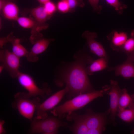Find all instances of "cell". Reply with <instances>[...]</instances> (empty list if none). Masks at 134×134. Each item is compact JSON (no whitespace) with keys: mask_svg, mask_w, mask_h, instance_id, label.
I'll use <instances>...</instances> for the list:
<instances>
[{"mask_svg":"<svg viewBox=\"0 0 134 134\" xmlns=\"http://www.w3.org/2000/svg\"><path fill=\"white\" fill-rule=\"evenodd\" d=\"M75 61L68 67L60 79H56V85L61 87L65 84L68 89L69 100L83 94L94 90L86 72V65L94 60L81 51L74 56Z\"/></svg>","mask_w":134,"mask_h":134,"instance_id":"cell-1","label":"cell"},{"mask_svg":"<svg viewBox=\"0 0 134 134\" xmlns=\"http://www.w3.org/2000/svg\"><path fill=\"white\" fill-rule=\"evenodd\" d=\"M109 89V86H106L101 90L80 94L55 107L50 112L55 116L65 117L69 113L81 108L95 99L102 96Z\"/></svg>","mask_w":134,"mask_h":134,"instance_id":"cell-2","label":"cell"},{"mask_svg":"<svg viewBox=\"0 0 134 134\" xmlns=\"http://www.w3.org/2000/svg\"><path fill=\"white\" fill-rule=\"evenodd\" d=\"M29 133L31 134H55L61 127H67V123L63 121L61 117H48L42 119L35 117L31 121Z\"/></svg>","mask_w":134,"mask_h":134,"instance_id":"cell-3","label":"cell"},{"mask_svg":"<svg viewBox=\"0 0 134 134\" xmlns=\"http://www.w3.org/2000/svg\"><path fill=\"white\" fill-rule=\"evenodd\" d=\"M14 100L11 104L13 108L16 109L25 118L31 121L34 113L40 103L39 98L36 97L30 99L24 97L22 92L14 95Z\"/></svg>","mask_w":134,"mask_h":134,"instance_id":"cell-4","label":"cell"},{"mask_svg":"<svg viewBox=\"0 0 134 134\" xmlns=\"http://www.w3.org/2000/svg\"><path fill=\"white\" fill-rule=\"evenodd\" d=\"M16 78L20 85L27 91L22 93L26 98H30L39 96L44 98L46 95L51 94L52 92V90L47 87L46 84H44L42 88H39L33 77L27 74L20 72Z\"/></svg>","mask_w":134,"mask_h":134,"instance_id":"cell-5","label":"cell"},{"mask_svg":"<svg viewBox=\"0 0 134 134\" xmlns=\"http://www.w3.org/2000/svg\"><path fill=\"white\" fill-rule=\"evenodd\" d=\"M66 86L63 89L54 93L44 101L40 103L36 110V117L44 119L48 117L47 112L53 109L60 101L64 97L68 92Z\"/></svg>","mask_w":134,"mask_h":134,"instance_id":"cell-6","label":"cell"},{"mask_svg":"<svg viewBox=\"0 0 134 134\" xmlns=\"http://www.w3.org/2000/svg\"><path fill=\"white\" fill-rule=\"evenodd\" d=\"M20 58L7 49L0 51V61L4 68L13 78H16L20 71Z\"/></svg>","mask_w":134,"mask_h":134,"instance_id":"cell-7","label":"cell"},{"mask_svg":"<svg viewBox=\"0 0 134 134\" xmlns=\"http://www.w3.org/2000/svg\"><path fill=\"white\" fill-rule=\"evenodd\" d=\"M97 33L95 32L85 31L82 34L83 38L85 39L90 51L100 58L108 59L107 53L102 45L96 40Z\"/></svg>","mask_w":134,"mask_h":134,"instance_id":"cell-8","label":"cell"},{"mask_svg":"<svg viewBox=\"0 0 134 134\" xmlns=\"http://www.w3.org/2000/svg\"><path fill=\"white\" fill-rule=\"evenodd\" d=\"M127 56L124 63L115 67H108V70L114 71L116 76H121L126 79L134 78V55Z\"/></svg>","mask_w":134,"mask_h":134,"instance_id":"cell-9","label":"cell"},{"mask_svg":"<svg viewBox=\"0 0 134 134\" xmlns=\"http://www.w3.org/2000/svg\"><path fill=\"white\" fill-rule=\"evenodd\" d=\"M54 40L53 39L44 38L42 35L35 39L32 44L33 45L31 51L26 57L27 60L32 62L37 61L38 59L37 56L45 51L50 43Z\"/></svg>","mask_w":134,"mask_h":134,"instance_id":"cell-10","label":"cell"},{"mask_svg":"<svg viewBox=\"0 0 134 134\" xmlns=\"http://www.w3.org/2000/svg\"><path fill=\"white\" fill-rule=\"evenodd\" d=\"M108 93L110 96V110L111 119H115L117 112L119 98L122 92L117 81L113 80L110 81Z\"/></svg>","mask_w":134,"mask_h":134,"instance_id":"cell-11","label":"cell"},{"mask_svg":"<svg viewBox=\"0 0 134 134\" xmlns=\"http://www.w3.org/2000/svg\"><path fill=\"white\" fill-rule=\"evenodd\" d=\"M22 27L32 30L31 35L30 39L32 40L38 35L41 31L46 29L47 26H41L39 25L34 19L25 17H18L16 21Z\"/></svg>","mask_w":134,"mask_h":134,"instance_id":"cell-12","label":"cell"},{"mask_svg":"<svg viewBox=\"0 0 134 134\" xmlns=\"http://www.w3.org/2000/svg\"><path fill=\"white\" fill-rule=\"evenodd\" d=\"M89 129L104 127L105 117L102 115L88 111L83 115H79Z\"/></svg>","mask_w":134,"mask_h":134,"instance_id":"cell-13","label":"cell"},{"mask_svg":"<svg viewBox=\"0 0 134 134\" xmlns=\"http://www.w3.org/2000/svg\"><path fill=\"white\" fill-rule=\"evenodd\" d=\"M111 47L114 50L122 51V47L128 38L127 34L124 32L112 31L107 36Z\"/></svg>","mask_w":134,"mask_h":134,"instance_id":"cell-14","label":"cell"},{"mask_svg":"<svg viewBox=\"0 0 134 134\" xmlns=\"http://www.w3.org/2000/svg\"><path fill=\"white\" fill-rule=\"evenodd\" d=\"M67 120L73 121V124L70 127V130L74 134H87L89 129L85 122L78 115L74 112H70L66 116Z\"/></svg>","mask_w":134,"mask_h":134,"instance_id":"cell-15","label":"cell"},{"mask_svg":"<svg viewBox=\"0 0 134 134\" xmlns=\"http://www.w3.org/2000/svg\"><path fill=\"white\" fill-rule=\"evenodd\" d=\"M30 13L34 19L41 26L48 25L45 24V22L52 17L47 13L43 5L42 4L31 9L30 10Z\"/></svg>","mask_w":134,"mask_h":134,"instance_id":"cell-16","label":"cell"},{"mask_svg":"<svg viewBox=\"0 0 134 134\" xmlns=\"http://www.w3.org/2000/svg\"><path fill=\"white\" fill-rule=\"evenodd\" d=\"M108 59L105 58H100L99 59L93 60L87 67L86 72L88 75H92L96 72L107 69Z\"/></svg>","mask_w":134,"mask_h":134,"instance_id":"cell-17","label":"cell"},{"mask_svg":"<svg viewBox=\"0 0 134 134\" xmlns=\"http://www.w3.org/2000/svg\"><path fill=\"white\" fill-rule=\"evenodd\" d=\"M1 11L4 17L8 20L16 21L19 17V8L13 2L8 1Z\"/></svg>","mask_w":134,"mask_h":134,"instance_id":"cell-18","label":"cell"},{"mask_svg":"<svg viewBox=\"0 0 134 134\" xmlns=\"http://www.w3.org/2000/svg\"><path fill=\"white\" fill-rule=\"evenodd\" d=\"M8 42L12 45V52L19 58L27 56L29 51L20 43L18 38L12 37L11 34L8 35Z\"/></svg>","mask_w":134,"mask_h":134,"instance_id":"cell-19","label":"cell"},{"mask_svg":"<svg viewBox=\"0 0 134 134\" xmlns=\"http://www.w3.org/2000/svg\"><path fill=\"white\" fill-rule=\"evenodd\" d=\"M134 107V99L128 94L125 88L122 89L118 103V110H121L127 108Z\"/></svg>","mask_w":134,"mask_h":134,"instance_id":"cell-20","label":"cell"},{"mask_svg":"<svg viewBox=\"0 0 134 134\" xmlns=\"http://www.w3.org/2000/svg\"><path fill=\"white\" fill-rule=\"evenodd\" d=\"M122 51L125 52L127 55H134V30L132 31L131 37L128 38L124 43Z\"/></svg>","mask_w":134,"mask_h":134,"instance_id":"cell-21","label":"cell"},{"mask_svg":"<svg viewBox=\"0 0 134 134\" xmlns=\"http://www.w3.org/2000/svg\"><path fill=\"white\" fill-rule=\"evenodd\" d=\"M118 116L122 120L130 122L134 120V108L117 111Z\"/></svg>","mask_w":134,"mask_h":134,"instance_id":"cell-22","label":"cell"},{"mask_svg":"<svg viewBox=\"0 0 134 134\" xmlns=\"http://www.w3.org/2000/svg\"><path fill=\"white\" fill-rule=\"evenodd\" d=\"M107 3L112 6L119 14H121L123 10L127 7V5L121 2L119 0H105Z\"/></svg>","mask_w":134,"mask_h":134,"instance_id":"cell-23","label":"cell"},{"mask_svg":"<svg viewBox=\"0 0 134 134\" xmlns=\"http://www.w3.org/2000/svg\"><path fill=\"white\" fill-rule=\"evenodd\" d=\"M67 3L69 8V12L73 13L75 11L78 7L83 8L84 6L85 3L83 0H64Z\"/></svg>","mask_w":134,"mask_h":134,"instance_id":"cell-24","label":"cell"},{"mask_svg":"<svg viewBox=\"0 0 134 134\" xmlns=\"http://www.w3.org/2000/svg\"><path fill=\"white\" fill-rule=\"evenodd\" d=\"M45 10L49 15L52 16L57 10L56 5L50 1L43 5Z\"/></svg>","mask_w":134,"mask_h":134,"instance_id":"cell-25","label":"cell"},{"mask_svg":"<svg viewBox=\"0 0 134 134\" xmlns=\"http://www.w3.org/2000/svg\"><path fill=\"white\" fill-rule=\"evenodd\" d=\"M57 10L63 13L69 12V8L67 2L64 0H60L57 4Z\"/></svg>","mask_w":134,"mask_h":134,"instance_id":"cell-26","label":"cell"},{"mask_svg":"<svg viewBox=\"0 0 134 134\" xmlns=\"http://www.w3.org/2000/svg\"><path fill=\"white\" fill-rule=\"evenodd\" d=\"M93 10L96 13L100 14L101 12L102 7L99 4L100 0H88Z\"/></svg>","mask_w":134,"mask_h":134,"instance_id":"cell-27","label":"cell"},{"mask_svg":"<svg viewBox=\"0 0 134 134\" xmlns=\"http://www.w3.org/2000/svg\"><path fill=\"white\" fill-rule=\"evenodd\" d=\"M104 127L95 129H89L87 134H101Z\"/></svg>","mask_w":134,"mask_h":134,"instance_id":"cell-28","label":"cell"},{"mask_svg":"<svg viewBox=\"0 0 134 134\" xmlns=\"http://www.w3.org/2000/svg\"><path fill=\"white\" fill-rule=\"evenodd\" d=\"M5 121L3 120H0V134H3L6 133V131L4 127Z\"/></svg>","mask_w":134,"mask_h":134,"instance_id":"cell-29","label":"cell"},{"mask_svg":"<svg viewBox=\"0 0 134 134\" xmlns=\"http://www.w3.org/2000/svg\"><path fill=\"white\" fill-rule=\"evenodd\" d=\"M7 0H0V10H1L7 2Z\"/></svg>","mask_w":134,"mask_h":134,"instance_id":"cell-30","label":"cell"},{"mask_svg":"<svg viewBox=\"0 0 134 134\" xmlns=\"http://www.w3.org/2000/svg\"><path fill=\"white\" fill-rule=\"evenodd\" d=\"M41 4L43 5L47 2L50 1V0H38Z\"/></svg>","mask_w":134,"mask_h":134,"instance_id":"cell-31","label":"cell"},{"mask_svg":"<svg viewBox=\"0 0 134 134\" xmlns=\"http://www.w3.org/2000/svg\"><path fill=\"white\" fill-rule=\"evenodd\" d=\"M4 68V66L1 64L0 66V73H1L3 69Z\"/></svg>","mask_w":134,"mask_h":134,"instance_id":"cell-32","label":"cell"},{"mask_svg":"<svg viewBox=\"0 0 134 134\" xmlns=\"http://www.w3.org/2000/svg\"><path fill=\"white\" fill-rule=\"evenodd\" d=\"M131 96V97H132V98H133V99H134V94H133Z\"/></svg>","mask_w":134,"mask_h":134,"instance_id":"cell-33","label":"cell"}]
</instances>
